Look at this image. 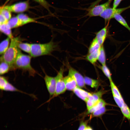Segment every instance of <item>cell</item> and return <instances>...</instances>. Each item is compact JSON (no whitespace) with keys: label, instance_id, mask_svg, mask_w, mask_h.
I'll return each mask as SVG.
<instances>
[{"label":"cell","instance_id":"obj_1","mask_svg":"<svg viewBox=\"0 0 130 130\" xmlns=\"http://www.w3.org/2000/svg\"><path fill=\"white\" fill-rule=\"evenodd\" d=\"M9 46L6 51L0 57V60L4 61L10 65L11 70H14V64L19 49L18 43L20 42L19 37H13L11 39Z\"/></svg>","mask_w":130,"mask_h":130},{"label":"cell","instance_id":"obj_2","mask_svg":"<svg viewBox=\"0 0 130 130\" xmlns=\"http://www.w3.org/2000/svg\"><path fill=\"white\" fill-rule=\"evenodd\" d=\"M30 56L23 54L20 49L15 62L14 68V70L17 69L27 72L30 76L34 77L36 74H39L31 65Z\"/></svg>","mask_w":130,"mask_h":130},{"label":"cell","instance_id":"obj_3","mask_svg":"<svg viewBox=\"0 0 130 130\" xmlns=\"http://www.w3.org/2000/svg\"><path fill=\"white\" fill-rule=\"evenodd\" d=\"M56 47V45L52 41L45 44H31L30 54L33 57L48 55L54 50Z\"/></svg>","mask_w":130,"mask_h":130},{"label":"cell","instance_id":"obj_4","mask_svg":"<svg viewBox=\"0 0 130 130\" xmlns=\"http://www.w3.org/2000/svg\"><path fill=\"white\" fill-rule=\"evenodd\" d=\"M64 67H61L55 77L56 81V88L54 95L45 103L48 102L52 99L59 95L64 93L66 90L63 77Z\"/></svg>","mask_w":130,"mask_h":130},{"label":"cell","instance_id":"obj_5","mask_svg":"<svg viewBox=\"0 0 130 130\" xmlns=\"http://www.w3.org/2000/svg\"><path fill=\"white\" fill-rule=\"evenodd\" d=\"M110 1L95 6L88 9L85 16L90 17L100 16L106 8L109 7Z\"/></svg>","mask_w":130,"mask_h":130},{"label":"cell","instance_id":"obj_6","mask_svg":"<svg viewBox=\"0 0 130 130\" xmlns=\"http://www.w3.org/2000/svg\"><path fill=\"white\" fill-rule=\"evenodd\" d=\"M130 8V6L126 7L119 8L108 7L105 9L100 16L104 19L105 21H109L113 18V16L115 14H120Z\"/></svg>","mask_w":130,"mask_h":130},{"label":"cell","instance_id":"obj_7","mask_svg":"<svg viewBox=\"0 0 130 130\" xmlns=\"http://www.w3.org/2000/svg\"><path fill=\"white\" fill-rule=\"evenodd\" d=\"M29 7L28 2L27 1H24L18 3L10 6L2 7H1L10 12L20 13L26 11Z\"/></svg>","mask_w":130,"mask_h":130},{"label":"cell","instance_id":"obj_8","mask_svg":"<svg viewBox=\"0 0 130 130\" xmlns=\"http://www.w3.org/2000/svg\"><path fill=\"white\" fill-rule=\"evenodd\" d=\"M45 73L44 79L50 98L54 94L56 90V81L55 77L49 76Z\"/></svg>","mask_w":130,"mask_h":130},{"label":"cell","instance_id":"obj_9","mask_svg":"<svg viewBox=\"0 0 130 130\" xmlns=\"http://www.w3.org/2000/svg\"><path fill=\"white\" fill-rule=\"evenodd\" d=\"M68 74L72 76L75 80L78 87L86 88L84 77L72 67H68Z\"/></svg>","mask_w":130,"mask_h":130},{"label":"cell","instance_id":"obj_10","mask_svg":"<svg viewBox=\"0 0 130 130\" xmlns=\"http://www.w3.org/2000/svg\"><path fill=\"white\" fill-rule=\"evenodd\" d=\"M64 79L66 90L73 91L78 87L75 80L71 75L68 74Z\"/></svg>","mask_w":130,"mask_h":130},{"label":"cell","instance_id":"obj_11","mask_svg":"<svg viewBox=\"0 0 130 130\" xmlns=\"http://www.w3.org/2000/svg\"><path fill=\"white\" fill-rule=\"evenodd\" d=\"M73 91L78 97L85 102L92 95V93L88 92L78 87Z\"/></svg>","mask_w":130,"mask_h":130},{"label":"cell","instance_id":"obj_12","mask_svg":"<svg viewBox=\"0 0 130 130\" xmlns=\"http://www.w3.org/2000/svg\"><path fill=\"white\" fill-rule=\"evenodd\" d=\"M107 25L98 32L96 34L95 37L101 46L102 45L106 38Z\"/></svg>","mask_w":130,"mask_h":130},{"label":"cell","instance_id":"obj_13","mask_svg":"<svg viewBox=\"0 0 130 130\" xmlns=\"http://www.w3.org/2000/svg\"><path fill=\"white\" fill-rule=\"evenodd\" d=\"M104 92V91L101 90L96 92L92 93V95L89 98L88 100L93 104H95L101 98Z\"/></svg>","mask_w":130,"mask_h":130},{"label":"cell","instance_id":"obj_14","mask_svg":"<svg viewBox=\"0 0 130 130\" xmlns=\"http://www.w3.org/2000/svg\"><path fill=\"white\" fill-rule=\"evenodd\" d=\"M107 104L102 98L100 99L91 108L87 110V114H92L96 110L105 106Z\"/></svg>","mask_w":130,"mask_h":130},{"label":"cell","instance_id":"obj_15","mask_svg":"<svg viewBox=\"0 0 130 130\" xmlns=\"http://www.w3.org/2000/svg\"><path fill=\"white\" fill-rule=\"evenodd\" d=\"M101 46L95 37L92 40L89 47L88 53L99 52Z\"/></svg>","mask_w":130,"mask_h":130},{"label":"cell","instance_id":"obj_16","mask_svg":"<svg viewBox=\"0 0 130 130\" xmlns=\"http://www.w3.org/2000/svg\"><path fill=\"white\" fill-rule=\"evenodd\" d=\"M6 91L18 92L27 95L34 98H36V97L34 95L30 94L21 91L16 88L9 82L5 87L4 91Z\"/></svg>","mask_w":130,"mask_h":130},{"label":"cell","instance_id":"obj_17","mask_svg":"<svg viewBox=\"0 0 130 130\" xmlns=\"http://www.w3.org/2000/svg\"><path fill=\"white\" fill-rule=\"evenodd\" d=\"M84 78L85 85L89 86L92 88L97 89L100 85V83L98 80L92 79L87 77H84Z\"/></svg>","mask_w":130,"mask_h":130},{"label":"cell","instance_id":"obj_18","mask_svg":"<svg viewBox=\"0 0 130 130\" xmlns=\"http://www.w3.org/2000/svg\"><path fill=\"white\" fill-rule=\"evenodd\" d=\"M17 16L22 25L30 23L37 22L34 19L29 17L26 15L24 14H19Z\"/></svg>","mask_w":130,"mask_h":130},{"label":"cell","instance_id":"obj_19","mask_svg":"<svg viewBox=\"0 0 130 130\" xmlns=\"http://www.w3.org/2000/svg\"><path fill=\"white\" fill-rule=\"evenodd\" d=\"M11 29L7 23L0 25V31L7 35L11 39L14 37L12 32Z\"/></svg>","mask_w":130,"mask_h":130},{"label":"cell","instance_id":"obj_20","mask_svg":"<svg viewBox=\"0 0 130 130\" xmlns=\"http://www.w3.org/2000/svg\"><path fill=\"white\" fill-rule=\"evenodd\" d=\"M7 24L11 29L16 28L22 25L17 16L11 18L8 21Z\"/></svg>","mask_w":130,"mask_h":130},{"label":"cell","instance_id":"obj_21","mask_svg":"<svg viewBox=\"0 0 130 130\" xmlns=\"http://www.w3.org/2000/svg\"><path fill=\"white\" fill-rule=\"evenodd\" d=\"M11 39L8 37L2 41L0 44V53L3 54L8 49L10 43Z\"/></svg>","mask_w":130,"mask_h":130},{"label":"cell","instance_id":"obj_22","mask_svg":"<svg viewBox=\"0 0 130 130\" xmlns=\"http://www.w3.org/2000/svg\"><path fill=\"white\" fill-rule=\"evenodd\" d=\"M0 76L7 73L10 70L11 67L7 62L3 60H0Z\"/></svg>","mask_w":130,"mask_h":130},{"label":"cell","instance_id":"obj_23","mask_svg":"<svg viewBox=\"0 0 130 130\" xmlns=\"http://www.w3.org/2000/svg\"><path fill=\"white\" fill-rule=\"evenodd\" d=\"M18 47L19 49L30 54L31 48V44L27 43H22L20 42L18 44Z\"/></svg>","mask_w":130,"mask_h":130},{"label":"cell","instance_id":"obj_24","mask_svg":"<svg viewBox=\"0 0 130 130\" xmlns=\"http://www.w3.org/2000/svg\"><path fill=\"white\" fill-rule=\"evenodd\" d=\"M98 60L102 65H106V56L103 46H101L100 49Z\"/></svg>","mask_w":130,"mask_h":130},{"label":"cell","instance_id":"obj_25","mask_svg":"<svg viewBox=\"0 0 130 130\" xmlns=\"http://www.w3.org/2000/svg\"><path fill=\"white\" fill-rule=\"evenodd\" d=\"M114 18L120 23L127 28L130 32V27L125 20L119 14H116L114 16Z\"/></svg>","mask_w":130,"mask_h":130},{"label":"cell","instance_id":"obj_26","mask_svg":"<svg viewBox=\"0 0 130 130\" xmlns=\"http://www.w3.org/2000/svg\"><path fill=\"white\" fill-rule=\"evenodd\" d=\"M110 81V86L113 96L119 98H122L119 90L112 80Z\"/></svg>","mask_w":130,"mask_h":130},{"label":"cell","instance_id":"obj_27","mask_svg":"<svg viewBox=\"0 0 130 130\" xmlns=\"http://www.w3.org/2000/svg\"><path fill=\"white\" fill-rule=\"evenodd\" d=\"M120 109L124 117L130 120V109L125 103Z\"/></svg>","mask_w":130,"mask_h":130},{"label":"cell","instance_id":"obj_28","mask_svg":"<svg viewBox=\"0 0 130 130\" xmlns=\"http://www.w3.org/2000/svg\"><path fill=\"white\" fill-rule=\"evenodd\" d=\"M98 67L102 70L104 75L109 79L110 81L112 80L111 74L110 70L106 65L101 66L99 65Z\"/></svg>","mask_w":130,"mask_h":130},{"label":"cell","instance_id":"obj_29","mask_svg":"<svg viewBox=\"0 0 130 130\" xmlns=\"http://www.w3.org/2000/svg\"><path fill=\"white\" fill-rule=\"evenodd\" d=\"M106 111L105 106H104L94 112L92 113V116L93 117H100L104 114Z\"/></svg>","mask_w":130,"mask_h":130},{"label":"cell","instance_id":"obj_30","mask_svg":"<svg viewBox=\"0 0 130 130\" xmlns=\"http://www.w3.org/2000/svg\"><path fill=\"white\" fill-rule=\"evenodd\" d=\"M8 79L6 77L2 75L0 77V89L2 91H3L4 89L7 84L8 82Z\"/></svg>","mask_w":130,"mask_h":130},{"label":"cell","instance_id":"obj_31","mask_svg":"<svg viewBox=\"0 0 130 130\" xmlns=\"http://www.w3.org/2000/svg\"><path fill=\"white\" fill-rule=\"evenodd\" d=\"M0 13L3 15L8 20L11 18V14L10 12L2 7L0 8Z\"/></svg>","mask_w":130,"mask_h":130},{"label":"cell","instance_id":"obj_32","mask_svg":"<svg viewBox=\"0 0 130 130\" xmlns=\"http://www.w3.org/2000/svg\"><path fill=\"white\" fill-rule=\"evenodd\" d=\"M114 99L118 106L121 109L125 103L122 98H119L113 96Z\"/></svg>","mask_w":130,"mask_h":130},{"label":"cell","instance_id":"obj_33","mask_svg":"<svg viewBox=\"0 0 130 130\" xmlns=\"http://www.w3.org/2000/svg\"><path fill=\"white\" fill-rule=\"evenodd\" d=\"M38 2L45 8L49 10V7L50 5L45 0H34Z\"/></svg>","mask_w":130,"mask_h":130},{"label":"cell","instance_id":"obj_34","mask_svg":"<svg viewBox=\"0 0 130 130\" xmlns=\"http://www.w3.org/2000/svg\"><path fill=\"white\" fill-rule=\"evenodd\" d=\"M87 123V121L82 122L78 130H84L86 127Z\"/></svg>","mask_w":130,"mask_h":130},{"label":"cell","instance_id":"obj_35","mask_svg":"<svg viewBox=\"0 0 130 130\" xmlns=\"http://www.w3.org/2000/svg\"><path fill=\"white\" fill-rule=\"evenodd\" d=\"M7 19L2 15L0 14V25L7 23L8 21Z\"/></svg>","mask_w":130,"mask_h":130},{"label":"cell","instance_id":"obj_36","mask_svg":"<svg viewBox=\"0 0 130 130\" xmlns=\"http://www.w3.org/2000/svg\"><path fill=\"white\" fill-rule=\"evenodd\" d=\"M122 0H114L113 5L114 8H116L119 5Z\"/></svg>","mask_w":130,"mask_h":130},{"label":"cell","instance_id":"obj_37","mask_svg":"<svg viewBox=\"0 0 130 130\" xmlns=\"http://www.w3.org/2000/svg\"><path fill=\"white\" fill-rule=\"evenodd\" d=\"M102 0H97L96 1L94 2L93 3V4H92L91 5V6H90V7H91L95 6L100 1Z\"/></svg>","mask_w":130,"mask_h":130},{"label":"cell","instance_id":"obj_38","mask_svg":"<svg viewBox=\"0 0 130 130\" xmlns=\"http://www.w3.org/2000/svg\"><path fill=\"white\" fill-rule=\"evenodd\" d=\"M84 130H93L90 127L88 126L86 127Z\"/></svg>","mask_w":130,"mask_h":130},{"label":"cell","instance_id":"obj_39","mask_svg":"<svg viewBox=\"0 0 130 130\" xmlns=\"http://www.w3.org/2000/svg\"><path fill=\"white\" fill-rule=\"evenodd\" d=\"M111 0H109L110 1Z\"/></svg>","mask_w":130,"mask_h":130}]
</instances>
